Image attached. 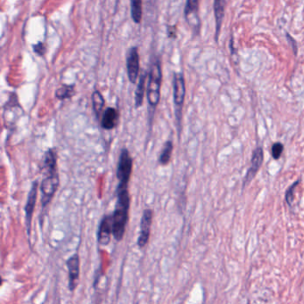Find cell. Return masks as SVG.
Wrapping results in <instances>:
<instances>
[{
    "mask_svg": "<svg viewBox=\"0 0 304 304\" xmlns=\"http://www.w3.org/2000/svg\"><path fill=\"white\" fill-rule=\"evenodd\" d=\"M116 195L117 202L113 213V235L115 240L120 242L124 237L129 219L130 198L128 187H117Z\"/></svg>",
    "mask_w": 304,
    "mask_h": 304,
    "instance_id": "obj_1",
    "label": "cell"
},
{
    "mask_svg": "<svg viewBox=\"0 0 304 304\" xmlns=\"http://www.w3.org/2000/svg\"><path fill=\"white\" fill-rule=\"evenodd\" d=\"M162 66L159 59L153 62L149 72L148 85H147V101L149 107L156 109L161 98V85H162Z\"/></svg>",
    "mask_w": 304,
    "mask_h": 304,
    "instance_id": "obj_2",
    "label": "cell"
},
{
    "mask_svg": "<svg viewBox=\"0 0 304 304\" xmlns=\"http://www.w3.org/2000/svg\"><path fill=\"white\" fill-rule=\"evenodd\" d=\"M185 97H186L185 79L182 73L176 72L173 78V100L175 106L176 119L178 121V127L180 128V131Z\"/></svg>",
    "mask_w": 304,
    "mask_h": 304,
    "instance_id": "obj_3",
    "label": "cell"
},
{
    "mask_svg": "<svg viewBox=\"0 0 304 304\" xmlns=\"http://www.w3.org/2000/svg\"><path fill=\"white\" fill-rule=\"evenodd\" d=\"M133 160L130 156L129 151L127 148H123L121 151L118 163L117 176L119 180L118 187H128L129 179L132 173Z\"/></svg>",
    "mask_w": 304,
    "mask_h": 304,
    "instance_id": "obj_4",
    "label": "cell"
},
{
    "mask_svg": "<svg viewBox=\"0 0 304 304\" xmlns=\"http://www.w3.org/2000/svg\"><path fill=\"white\" fill-rule=\"evenodd\" d=\"M59 187L58 172H54L45 175L42 183L40 186V191L42 194L41 196V203L42 207L45 208L50 203L51 200L54 197L56 190Z\"/></svg>",
    "mask_w": 304,
    "mask_h": 304,
    "instance_id": "obj_5",
    "label": "cell"
},
{
    "mask_svg": "<svg viewBox=\"0 0 304 304\" xmlns=\"http://www.w3.org/2000/svg\"><path fill=\"white\" fill-rule=\"evenodd\" d=\"M127 72L129 82L131 83L137 82V77L139 74V55L137 47H132L129 48L127 54Z\"/></svg>",
    "mask_w": 304,
    "mask_h": 304,
    "instance_id": "obj_6",
    "label": "cell"
},
{
    "mask_svg": "<svg viewBox=\"0 0 304 304\" xmlns=\"http://www.w3.org/2000/svg\"><path fill=\"white\" fill-rule=\"evenodd\" d=\"M153 221V211L150 209L144 210L142 215L140 222V234L137 239V246L139 248H144L148 243L150 230Z\"/></svg>",
    "mask_w": 304,
    "mask_h": 304,
    "instance_id": "obj_7",
    "label": "cell"
},
{
    "mask_svg": "<svg viewBox=\"0 0 304 304\" xmlns=\"http://www.w3.org/2000/svg\"><path fill=\"white\" fill-rule=\"evenodd\" d=\"M38 187H39L38 180H35L32 183L31 190H30V193L28 195L27 203L25 205V221H26V226H27V232L29 236L31 234V220H32V215L34 212V209H35L37 195H38Z\"/></svg>",
    "mask_w": 304,
    "mask_h": 304,
    "instance_id": "obj_8",
    "label": "cell"
},
{
    "mask_svg": "<svg viewBox=\"0 0 304 304\" xmlns=\"http://www.w3.org/2000/svg\"><path fill=\"white\" fill-rule=\"evenodd\" d=\"M113 234V215H106L102 218L98 233V243L101 246H107Z\"/></svg>",
    "mask_w": 304,
    "mask_h": 304,
    "instance_id": "obj_9",
    "label": "cell"
},
{
    "mask_svg": "<svg viewBox=\"0 0 304 304\" xmlns=\"http://www.w3.org/2000/svg\"><path fill=\"white\" fill-rule=\"evenodd\" d=\"M68 272H69V289L70 292H73L78 285L80 277V256L75 254L69 258L66 261Z\"/></svg>",
    "mask_w": 304,
    "mask_h": 304,
    "instance_id": "obj_10",
    "label": "cell"
},
{
    "mask_svg": "<svg viewBox=\"0 0 304 304\" xmlns=\"http://www.w3.org/2000/svg\"><path fill=\"white\" fill-rule=\"evenodd\" d=\"M120 121V113L113 107H108L105 111L101 119V127L104 129L111 130L117 127Z\"/></svg>",
    "mask_w": 304,
    "mask_h": 304,
    "instance_id": "obj_11",
    "label": "cell"
},
{
    "mask_svg": "<svg viewBox=\"0 0 304 304\" xmlns=\"http://www.w3.org/2000/svg\"><path fill=\"white\" fill-rule=\"evenodd\" d=\"M262 162H263V149L261 147H258L254 150V155L252 157V164H251L248 172L246 173L245 186L254 179V176L256 175L259 169L261 168Z\"/></svg>",
    "mask_w": 304,
    "mask_h": 304,
    "instance_id": "obj_12",
    "label": "cell"
},
{
    "mask_svg": "<svg viewBox=\"0 0 304 304\" xmlns=\"http://www.w3.org/2000/svg\"><path fill=\"white\" fill-rule=\"evenodd\" d=\"M41 171L44 176L57 172V156L55 149H48L44 154Z\"/></svg>",
    "mask_w": 304,
    "mask_h": 304,
    "instance_id": "obj_13",
    "label": "cell"
},
{
    "mask_svg": "<svg viewBox=\"0 0 304 304\" xmlns=\"http://www.w3.org/2000/svg\"><path fill=\"white\" fill-rule=\"evenodd\" d=\"M226 0H214V15L216 21V39H218L220 27L222 24L224 13H225Z\"/></svg>",
    "mask_w": 304,
    "mask_h": 304,
    "instance_id": "obj_14",
    "label": "cell"
},
{
    "mask_svg": "<svg viewBox=\"0 0 304 304\" xmlns=\"http://www.w3.org/2000/svg\"><path fill=\"white\" fill-rule=\"evenodd\" d=\"M105 98L103 95L100 93V91L95 90L92 93V105H93V110L97 118L100 117L102 111L105 106Z\"/></svg>",
    "mask_w": 304,
    "mask_h": 304,
    "instance_id": "obj_15",
    "label": "cell"
},
{
    "mask_svg": "<svg viewBox=\"0 0 304 304\" xmlns=\"http://www.w3.org/2000/svg\"><path fill=\"white\" fill-rule=\"evenodd\" d=\"M130 11L131 17L136 24H140L143 16V8H142V0H130Z\"/></svg>",
    "mask_w": 304,
    "mask_h": 304,
    "instance_id": "obj_16",
    "label": "cell"
},
{
    "mask_svg": "<svg viewBox=\"0 0 304 304\" xmlns=\"http://www.w3.org/2000/svg\"><path fill=\"white\" fill-rule=\"evenodd\" d=\"M145 78H146L145 73L141 75L139 82H138V84H137V90H136V92H135V106H136L137 108H139L142 106V104H143Z\"/></svg>",
    "mask_w": 304,
    "mask_h": 304,
    "instance_id": "obj_17",
    "label": "cell"
},
{
    "mask_svg": "<svg viewBox=\"0 0 304 304\" xmlns=\"http://www.w3.org/2000/svg\"><path fill=\"white\" fill-rule=\"evenodd\" d=\"M172 151H173V142L172 140H168L164 143V148L161 152L159 156V163L162 165H167L171 158H172Z\"/></svg>",
    "mask_w": 304,
    "mask_h": 304,
    "instance_id": "obj_18",
    "label": "cell"
},
{
    "mask_svg": "<svg viewBox=\"0 0 304 304\" xmlns=\"http://www.w3.org/2000/svg\"><path fill=\"white\" fill-rule=\"evenodd\" d=\"M74 94V85H63L56 90L55 97L59 100H64L71 98Z\"/></svg>",
    "mask_w": 304,
    "mask_h": 304,
    "instance_id": "obj_19",
    "label": "cell"
},
{
    "mask_svg": "<svg viewBox=\"0 0 304 304\" xmlns=\"http://www.w3.org/2000/svg\"><path fill=\"white\" fill-rule=\"evenodd\" d=\"M199 0H187L185 8V16L187 20L190 17L197 16L198 12Z\"/></svg>",
    "mask_w": 304,
    "mask_h": 304,
    "instance_id": "obj_20",
    "label": "cell"
},
{
    "mask_svg": "<svg viewBox=\"0 0 304 304\" xmlns=\"http://www.w3.org/2000/svg\"><path fill=\"white\" fill-rule=\"evenodd\" d=\"M283 151H284V145L281 144V143H279V142L275 143V144L272 145V151H271L274 159H276V160L279 159Z\"/></svg>",
    "mask_w": 304,
    "mask_h": 304,
    "instance_id": "obj_21",
    "label": "cell"
},
{
    "mask_svg": "<svg viewBox=\"0 0 304 304\" xmlns=\"http://www.w3.org/2000/svg\"><path fill=\"white\" fill-rule=\"evenodd\" d=\"M299 181H297L295 183L292 185V187H290L288 189V191L286 192V195H285V199H286V202L288 203L289 205H292V200H293V192H294V188L298 186Z\"/></svg>",
    "mask_w": 304,
    "mask_h": 304,
    "instance_id": "obj_22",
    "label": "cell"
},
{
    "mask_svg": "<svg viewBox=\"0 0 304 304\" xmlns=\"http://www.w3.org/2000/svg\"><path fill=\"white\" fill-rule=\"evenodd\" d=\"M33 49H34V52L39 55H43L45 51H46L45 45L43 43H39L35 45V46H33Z\"/></svg>",
    "mask_w": 304,
    "mask_h": 304,
    "instance_id": "obj_23",
    "label": "cell"
}]
</instances>
